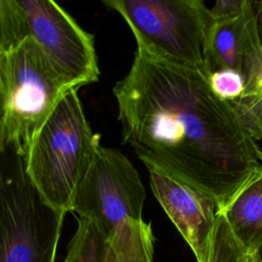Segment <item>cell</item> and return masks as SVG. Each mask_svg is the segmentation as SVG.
Here are the masks:
<instances>
[{"mask_svg":"<svg viewBox=\"0 0 262 262\" xmlns=\"http://www.w3.org/2000/svg\"><path fill=\"white\" fill-rule=\"evenodd\" d=\"M122 137L148 171L209 195L222 210L262 170V148L209 77L136 49L113 88Z\"/></svg>","mask_w":262,"mask_h":262,"instance_id":"cell-1","label":"cell"},{"mask_svg":"<svg viewBox=\"0 0 262 262\" xmlns=\"http://www.w3.org/2000/svg\"><path fill=\"white\" fill-rule=\"evenodd\" d=\"M78 89H70L36 135L26 157L27 173L47 203L72 212L99 143L84 114Z\"/></svg>","mask_w":262,"mask_h":262,"instance_id":"cell-2","label":"cell"},{"mask_svg":"<svg viewBox=\"0 0 262 262\" xmlns=\"http://www.w3.org/2000/svg\"><path fill=\"white\" fill-rule=\"evenodd\" d=\"M70 89L31 37L0 53V151L26 158L36 135Z\"/></svg>","mask_w":262,"mask_h":262,"instance_id":"cell-3","label":"cell"},{"mask_svg":"<svg viewBox=\"0 0 262 262\" xmlns=\"http://www.w3.org/2000/svg\"><path fill=\"white\" fill-rule=\"evenodd\" d=\"M31 37L72 87L95 83L99 68L92 34L51 0H0V53Z\"/></svg>","mask_w":262,"mask_h":262,"instance_id":"cell-4","label":"cell"},{"mask_svg":"<svg viewBox=\"0 0 262 262\" xmlns=\"http://www.w3.org/2000/svg\"><path fill=\"white\" fill-rule=\"evenodd\" d=\"M0 208V262H55L67 213L45 201L12 151L1 152Z\"/></svg>","mask_w":262,"mask_h":262,"instance_id":"cell-5","label":"cell"},{"mask_svg":"<svg viewBox=\"0 0 262 262\" xmlns=\"http://www.w3.org/2000/svg\"><path fill=\"white\" fill-rule=\"evenodd\" d=\"M131 29L137 49L210 77L207 38L213 18L202 0H104Z\"/></svg>","mask_w":262,"mask_h":262,"instance_id":"cell-6","label":"cell"},{"mask_svg":"<svg viewBox=\"0 0 262 262\" xmlns=\"http://www.w3.org/2000/svg\"><path fill=\"white\" fill-rule=\"evenodd\" d=\"M145 188L129 159L99 145L72 207L108 237L128 219L141 220Z\"/></svg>","mask_w":262,"mask_h":262,"instance_id":"cell-7","label":"cell"},{"mask_svg":"<svg viewBox=\"0 0 262 262\" xmlns=\"http://www.w3.org/2000/svg\"><path fill=\"white\" fill-rule=\"evenodd\" d=\"M151 191L196 258L202 262L215 226L218 208L202 191L165 174L149 171Z\"/></svg>","mask_w":262,"mask_h":262,"instance_id":"cell-8","label":"cell"},{"mask_svg":"<svg viewBox=\"0 0 262 262\" xmlns=\"http://www.w3.org/2000/svg\"><path fill=\"white\" fill-rule=\"evenodd\" d=\"M261 48L254 2L249 1L238 14L213 21L206 45L208 70L212 74L218 70L232 69L243 75Z\"/></svg>","mask_w":262,"mask_h":262,"instance_id":"cell-9","label":"cell"},{"mask_svg":"<svg viewBox=\"0 0 262 262\" xmlns=\"http://www.w3.org/2000/svg\"><path fill=\"white\" fill-rule=\"evenodd\" d=\"M218 213L251 253L262 247V170L257 172Z\"/></svg>","mask_w":262,"mask_h":262,"instance_id":"cell-10","label":"cell"},{"mask_svg":"<svg viewBox=\"0 0 262 262\" xmlns=\"http://www.w3.org/2000/svg\"><path fill=\"white\" fill-rule=\"evenodd\" d=\"M260 38L262 42V33ZM243 76L244 93L229 103L242 126L254 139L262 140V48L247 66Z\"/></svg>","mask_w":262,"mask_h":262,"instance_id":"cell-11","label":"cell"},{"mask_svg":"<svg viewBox=\"0 0 262 262\" xmlns=\"http://www.w3.org/2000/svg\"><path fill=\"white\" fill-rule=\"evenodd\" d=\"M106 237L88 219L78 217V228L70 242L67 262H106Z\"/></svg>","mask_w":262,"mask_h":262,"instance_id":"cell-12","label":"cell"},{"mask_svg":"<svg viewBox=\"0 0 262 262\" xmlns=\"http://www.w3.org/2000/svg\"><path fill=\"white\" fill-rule=\"evenodd\" d=\"M252 255L234 235L225 217L218 213L202 262H248Z\"/></svg>","mask_w":262,"mask_h":262,"instance_id":"cell-13","label":"cell"},{"mask_svg":"<svg viewBox=\"0 0 262 262\" xmlns=\"http://www.w3.org/2000/svg\"><path fill=\"white\" fill-rule=\"evenodd\" d=\"M209 83L214 93L222 100L230 102L244 93V76L232 69H222L213 72L209 77Z\"/></svg>","mask_w":262,"mask_h":262,"instance_id":"cell-14","label":"cell"},{"mask_svg":"<svg viewBox=\"0 0 262 262\" xmlns=\"http://www.w3.org/2000/svg\"><path fill=\"white\" fill-rule=\"evenodd\" d=\"M248 2L247 0H219L209 9L213 20L225 19L242 12Z\"/></svg>","mask_w":262,"mask_h":262,"instance_id":"cell-15","label":"cell"},{"mask_svg":"<svg viewBox=\"0 0 262 262\" xmlns=\"http://www.w3.org/2000/svg\"><path fill=\"white\" fill-rule=\"evenodd\" d=\"M248 262H260L259 257H258V253L253 254V255L251 256V258L249 259V261H248Z\"/></svg>","mask_w":262,"mask_h":262,"instance_id":"cell-16","label":"cell"},{"mask_svg":"<svg viewBox=\"0 0 262 262\" xmlns=\"http://www.w3.org/2000/svg\"><path fill=\"white\" fill-rule=\"evenodd\" d=\"M257 253H258V257H259L260 262H262V247L259 249V251Z\"/></svg>","mask_w":262,"mask_h":262,"instance_id":"cell-17","label":"cell"},{"mask_svg":"<svg viewBox=\"0 0 262 262\" xmlns=\"http://www.w3.org/2000/svg\"><path fill=\"white\" fill-rule=\"evenodd\" d=\"M63 262H67V261H63Z\"/></svg>","mask_w":262,"mask_h":262,"instance_id":"cell-18","label":"cell"}]
</instances>
